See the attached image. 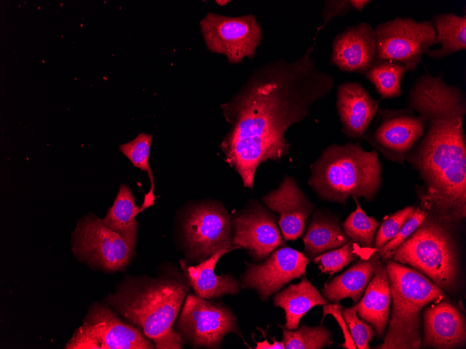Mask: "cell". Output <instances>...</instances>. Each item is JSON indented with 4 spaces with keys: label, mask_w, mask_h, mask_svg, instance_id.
Wrapping results in <instances>:
<instances>
[{
    "label": "cell",
    "mask_w": 466,
    "mask_h": 349,
    "mask_svg": "<svg viewBox=\"0 0 466 349\" xmlns=\"http://www.w3.org/2000/svg\"><path fill=\"white\" fill-rule=\"evenodd\" d=\"M315 44L295 60L263 64L221 105L230 128L220 148L245 187L253 189L260 164L288 155L286 131L309 116L312 104L334 86L333 77L318 68L311 56Z\"/></svg>",
    "instance_id": "1"
},
{
    "label": "cell",
    "mask_w": 466,
    "mask_h": 349,
    "mask_svg": "<svg viewBox=\"0 0 466 349\" xmlns=\"http://www.w3.org/2000/svg\"><path fill=\"white\" fill-rule=\"evenodd\" d=\"M407 107L416 111L423 132L406 157L423 183L419 194L423 210L456 225L466 216V100L443 72L428 70L409 91Z\"/></svg>",
    "instance_id": "2"
},
{
    "label": "cell",
    "mask_w": 466,
    "mask_h": 349,
    "mask_svg": "<svg viewBox=\"0 0 466 349\" xmlns=\"http://www.w3.org/2000/svg\"><path fill=\"white\" fill-rule=\"evenodd\" d=\"M190 290L181 270L166 263L155 278L126 275L104 302L156 348L181 349L184 344L174 324Z\"/></svg>",
    "instance_id": "3"
},
{
    "label": "cell",
    "mask_w": 466,
    "mask_h": 349,
    "mask_svg": "<svg viewBox=\"0 0 466 349\" xmlns=\"http://www.w3.org/2000/svg\"><path fill=\"white\" fill-rule=\"evenodd\" d=\"M378 155L359 143L330 145L310 166L308 184L321 199L343 205L350 196L370 201L382 181Z\"/></svg>",
    "instance_id": "4"
},
{
    "label": "cell",
    "mask_w": 466,
    "mask_h": 349,
    "mask_svg": "<svg viewBox=\"0 0 466 349\" xmlns=\"http://www.w3.org/2000/svg\"><path fill=\"white\" fill-rule=\"evenodd\" d=\"M392 301L384 342L376 348H421V314L430 303L446 299L439 286L416 270L388 260L385 265Z\"/></svg>",
    "instance_id": "5"
},
{
    "label": "cell",
    "mask_w": 466,
    "mask_h": 349,
    "mask_svg": "<svg viewBox=\"0 0 466 349\" xmlns=\"http://www.w3.org/2000/svg\"><path fill=\"white\" fill-rule=\"evenodd\" d=\"M453 226L428 212L416 230L395 251L393 261L416 269L444 291L456 293L460 268Z\"/></svg>",
    "instance_id": "6"
},
{
    "label": "cell",
    "mask_w": 466,
    "mask_h": 349,
    "mask_svg": "<svg viewBox=\"0 0 466 349\" xmlns=\"http://www.w3.org/2000/svg\"><path fill=\"white\" fill-rule=\"evenodd\" d=\"M231 217L217 200L193 201L181 210L176 237L188 263L198 264L223 249H239L231 243Z\"/></svg>",
    "instance_id": "7"
},
{
    "label": "cell",
    "mask_w": 466,
    "mask_h": 349,
    "mask_svg": "<svg viewBox=\"0 0 466 349\" xmlns=\"http://www.w3.org/2000/svg\"><path fill=\"white\" fill-rule=\"evenodd\" d=\"M174 329L184 345L193 348H220L225 335H243L233 311L223 302L188 293Z\"/></svg>",
    "instance_id": "8"
},
{
    "label": "cell",
    "mask_w": 466,
    "mask_h": 349,
    "mask_svg": "<svg viewBox=\"0 0 466 349\" xmlns=\"http://www.w3.org/2000/svg\"><path fill=\"white\" fill-rule=\"evenodd\" d=\"M66 349H154L153 342L105 303H94Z\"/></svg>",
    "instance_id": "9"
},
{
    "label": "cell",
    "mask_w": 466,
    "mask_h": 349,
    "mask_svg": "<svg viewBox=\"0 0 466 349\" xmlns=\"http://www.w3.org/2000/svg\"><path fill=\"white\" fill-rule=\"evenodd\" d=\"M375 32L379 60L400 63L409 71H416L423 54L437 44L431 20L396 17L377 24Z\"/></svg>",
    "instance_id": "10"
},
{
    "label": "cell",
    "mask_w": 466,
    "mask_h": 349,
    "mask_svg": "<svg viewBox=\"0 0 466 349\" xmlns=\"http://www.w3.org/2000/svg\"><path fill=\"white\" fill-rule=\"evenodd\" d=\"M72 250L82 261L106 272L124 270L135 253L118 233L93 214L78 221L73 233Z\"/></svg>",
    "instance_id": "11"
},
{
    "label": "cell",
    "mask_w": 466,
    "mask_h": 349,
    "mask_svg": "<svg viewBox=\"0 0 466 349\" xmlns=\"http://www.w3.org/2000/svg\"><path fill=\"white\" fill-rule=\"evenodd\" d=\"M200 26L207 49L225 55L232 64L245 57L253 59L262 39L261 27L253 15L230 17L209 13Z\"/></svg>",
    "instance_id": "12"
},
{
    "label": "cell",
    "mask_w": 466,
    "mask_h": 349,
    "mask_svg": "<svg viewBox=\"0 0 466 349\" xmlns=\"http://www.w3.org/2000/svg\"><path fill=\"white\" fill-rule=\"evenodd\" d=\"M231 243L245 249L255 262H262L285 245L276 217L258 202L251 201L231 217Z\"/></svg>",
    "instance_id": "13"
},
{
    "label": "cell",
    "mask_w": 466,
    "mask_h": 349,
    "mask_svg": "<svg viewBox=\"0 0 466 349\" xmlns=\"http://www.w3.org/2000/svg\"><path fill=\"white\" fill-rule=\"evenodd\" d=\"M309 261L303 253L290 247L278 248L260 263L245 262L240 288L255 290L266 301L292 279L305 276Z\"/></svg>",
    "instance_id": "14"
},
{
    "label": "cell",
    "mask_w": 466,
    "mask_h": 349,
    "mask_svg": "<svg viewBox=\"0 0 466 349\" xmlns=\"http://www.w3.org/2000/svg\"><path fill=\"white\" fill-rule=\"evenodd\" d=\"M378 125L363 138L387 160L403 164L423 132L421 118L407 107L379 110Z\"/></svg>",
    "instance_id": "15"
},
{
    "label": "cell",
    "mask_w": 466,
    "mask_h": 349,
    "mask_svg": "<svg viewBox=\"0 0 466 349\" xmlns=\"http://www.w3.org/2000/svg\"><path fill=\"white\" fill-rule=\"evenodd\" d=\"M379 61L375 29L369 23L347 26L333 40L330 62L340 70L364 75Z\"/></svg>",
    "instance_id": "16"
},
{
    "label": "cell",
    "mask_w": 466,
    "mask_h": 349,
    "mask_svg": "<svg viewBox=\"0 0 466 349\" xmlns=\"http://www.w3.org/2000/svg\"><path fill=\"white\" fill-rule=\"evenodd\" d=\"M271 210L280 215L278 225L285 240H295L305 229L314 205L297 186L294 178L285 176L278 187L262 197Z\"/></svg>",
    "instance_id": "17"
},
{
    "label": "cell",
    "mask_w": 466,
    "mask_h": 349,
    "mask_svg": "<svg viewBox=\"0 0 466 349\" xmlns=\"http://www.w3.org/2000/svg\"><path fill=\"white\" fill-rule=\"evenodd\" d=\"M423 348H457L465 343V319L452 303L433 302L423 310Z\"/></svg>",
    "instance_id": "18"
},
{
    "label": "cell",
    "mask_w": 466,
    "mask_h": 349,
    "mask_svg": "<svg viewBox=\"0 0 466 349\" xmlns=\"http://www.w3.org/2000/svg\"><path fill=\"white\" fill-rule=\"evenodd\" d=\"M336 107L342 131L348 137L360 139L379 111V100L370 95L359 82H345L337 88Z\"/></svg>",
    "instance_id": "19"
},
{
    "label": "cell",
    "mask_w": 466,
    "mask_h": 349,
    "mask_svg": "<svg viewBox=\"0 0 466 349\" xmlns=\"http://www.w3.org/2000/svg\"><path fill=\"white\" fill-rule=\"evenodd\" d=\"M234 249L220 250L195 265H189L185 258L179 261V268L195 295L205 300H213L225 295H235L239 293V281L233 275H218L214 272L220 258Z\"/></svg>",
    "instance_id": "20"
},
{
    "label": "cell",
    "mask_w": 466,
    "mask_h": 349,
    "mask_svg": "<svg viewBox=\"0 0 466 349\" xmlns=\"http://www.w3.org/2000/svg\"><path fill=\"white\" fill-rule=\"evenodd\" d=\"M364 292L363 297L356 304L357 316L368 323L381 338L389 323L391 303L389 281L382 261Z\"/></svg>",
    "instance_id": "21"
},
{
    "label": "cell",
    "mask_w": 466,
    "mask_h": 349,
    "mask_svg": "<svg viewBox=\"0 0 466 349\" xmlns=\"http://www.w3.org/2000/svg\"><path fill=\"white\" fill-rule=\"evenodd\" d=\"M377 251L368 258L357 261L343 273L327 281L322 293L324 298L337 303L350 298L354 304L359 302L368 283L381 262Z\"/></svg>",
    "instance_id": "22"
},
{
    "label": "cell",
    "mask_w": 466,
    "mask_h": 349,
    "mask_svg": "<svg viewBox=\"0 0 466 349\" xmlns=\"http://www.w3.org/2000/svg\"><path fill=\"white\" fill-rule=\"evenodd\" d=\"M273 304L285 311V327L296 329L301 318L313 307L328 303L317 289L304 277L299 283L290 284L273 297Z\"/></svg>",
    "instance_id": "23"
},
{
    "label": "cell",
    "mask_w": 466,
    "mask_h": 349,
    "mask_svg": "<svg viewBox=\"0 0 466 349\" xmlns=\"http://www.w3.org/2000/svg\"><path fill=\"white\" fill-rule=\"evenodd\" d=\"M302 240L304 254L309 259L339 248L350 240L340 226L336 216L320 211L313 216Z\"/></svg>",
    "instance_id": "24"
},
{
    "label": "cell",
    "mask_w": 466,
    "mask_h": 349,
    "mask_svg": "<svg viewBox=\"0 0 466 349\" xmlns=\"http://www.w3.org/2000/svg\"><path fill=\"white\" fill-rule=\"evenodd\" d=\"M143 210L142 206H137L130 189L126 185H121L113 205L103 220L107 227L118 233L131 248L135 249L140 226L135 217Z\"/></svg>",
    "instance_id": "25"
},
{
    "label": "cell",
    "mask_w": 466,
    "mask_h": 349,
    "mask_svg": "<svg viewBox=\"0 0 466 349\" xmlns=\"http://www.w3.org/2000/svg\"><path fill=\"white\" fill-rule=\"evenodd\" d=\"M440 48L428 49L425 54L439 60L466 49V15L453 13L435 14L431 20Z\"/></svg>",
    "instance_id": "26"
},
{
    "label": "cell",
    "mask_w": 466,
    "mask_h": 349,
    "mask_svg": "<svg viewBox=\"0 0 466 349\" xmlns=\"http://www.w3.org/2000/svg\"><path fill=\"white\" fill-rule=\"evenodd\" d=\"M408 71L400 63L379 60L363 75L375 86L381 98L389 99L403 93L401 82Z\"/></svg>",
    "instance_id": "27"
},
{
    "label": "cell",
    "mask_w": 466,
    "mask_h": 349,
    "mask_svg": "<svg viewBox=\"0 0 466 349\" xmlns=\"http://www.w3.org/2000/svg\"><path fill=\"white\" fill-rule=\"evenodd\" d=\"M376 251L374 247H361L350 240L343 246L320 254L313 260L322 272L333 275L359 256L368 259Z\"/></svg>",
    "instance_id": "28"
},
{
    "label": "cell",
    "mask_w": 466,
    "mask_h": 349,
    "mask_svg": "<svg viewBox=\"0 0 466 349\" xmlns=\"http://www.w3.org/2000/svg\"><path fill=\"white\" fill-rule=\"evenodd\" d=\"M152 137V134L142 132L134 139L119 146L120 152L128 158L135 167L146 171L149 178L151 188L149 192L145 194L143 203L141 205L144 210L152 205L156 199L153 194L155 180L149 163Z\"/></svg>",
    "instance_id": "29"
},
{
    "label": "cell",
    "mask_w": 466,
    "mask_h": 349,
    "mask_svg": "<svg viewBox=\"0 0 466 349\" xmlns=\"http://www.w3.org/2000/svg\"><path fill=\"white\" fill-rule=\"evenodd\" d=\"M283 342L286 349H321L333 343L331 334L322 325L302 324L296 329L283 328Z\"/></svg>",
    "instance_id": "30"
},
{
    "label": "cell",
    "mask_w": 466,
    "mask_h": 349,
    "mask_svg": "<svg viewBox=\"0 0 466 349\" xmlns=\"http://www.w3.org/2000/svg\"><path fill=\"white\" fill-rule=\"evenodd\" d=\"M356 210L342 223V227L347 237L358 245L365 248H373L375 234L379 222L369 217L363 211L356 196H353Z\"/></svg>",
    "instance_id": "31"
},
{
    "label": "cell",
    "mask_w": 466,
    "mask_h": 349,
    "mask_svg": "<svg viewBox=\"0 0 466 349\" xmlns=\"http://www.w3.org/2000/svg\"><path fill=\"white\" fill-rule=\"evenodd\" d=\"M414 210L415 208L413 205L407 206L392 215L386 216L377 231L373 243L374 248L379 250L394 238L405 222L413 214Z\"/></svg>",
    "instance_id": "32"
},
{
    "label": "cell",
    "mask_w": 466,
    "mask_h": 349,
    "mask_svg": "<svg viewBox=\"0 0 466 349\" xmlns=\"http://www.w3.org/2000/svg\"><path fill=\"white\" fill-rule=\"evenodd\" d=\"M341 313L356 348H370L368 343L374 337L375 331L368 323L358 317L356 305L343 308Z\"/></svg>",
    "instance_id": "33"
},
{
    "label": "cell",
    "mask_w": 466,
    "mask_h": 349,
    "mask_svg": "<svg viewBox=\"0 0 466 349\" xmlns=\"http://www.w3.org/2000/svg\"><path fill=\"white\" fill-rule=\"evenodd\" d=\"M428 215V212L420 208H415L411 217L405 222L398 233L382 249L377 250L382 258L389 260L398 247L405 241L420 226Z\"/></svg>",
    "instance_id": "34"
},
{
    "label": "cell",
    "mask_w": 466,
    "mask_h": 349,
    "mask_svg": "<svg viewBox=\"0 0 466 349\" xmlns=\"http://www.w3.org/2000/svg\"><path fill=\"white\" fill-rule=\"evenodd\" d=\"M352 9L350 1H325L324 9L322 13L323 24L319 27L318 31L325 26L333 17L343 16L348 13Z\"/></svg>",
    "instance_id": "35"
},
{
    "label": "cell",
    "mask_w": 466,
    "mask_h": 349,
    "mask_svg": "<svg viewBox=\"0 0 466 349\" xmlns=\"http://www.w3.org/2000/svg\"><path fill=\"white\" fill-rule=\"evenodd\" d=\"M343 309V307L338 302L333 304H324L322 319H324L326 314L333 315L338 323L341 325L340 327L343 329L344 337L345 339V342L341 345V346H343L344 348H356L351 334L347 329L346 323L343 319V317L341 313Z\"/></svg>",
    "instance_id": "36"
},
{
    "label": "cell",
    "mask_w": 466,
    "mask_h": 349,
    "mask_svg": "<svg viewBox=\"0 0 466 349\" xmlns=\"http://www.w3.org/2000/svg\"><path fill=\"white\" fill-rule=\"evenodd\" d=\"M257 346H255L256 349H285V345L283 341H276L274 343L270 344L267 339H265L263 341H257Z\"/></svg>",
    "instance_id": "37"
},
{
    "label": "cell",
    "mask_w": 466,
    "mask_h": 349,
    "mask_svg": "<svg viewBox=\"0 0 466 349\" xmlns=\"http://www.w3.org/2000/svg\"><path fill=\"white\" fill-rule=\"evenodd\" d=\"M352 9H356L359 11L363 10L365 6L371 1L370 0H350V1Z\"/></svg>",
    "instance_id": "38"
},
{
    "label": "cell",
    "mask_w": 466,
    "mask_h": 349,
    "mask_svg": "<svg viewBox=\"0 0 466 349\" xmlns=\"http://www.w3.org/2000/svg\"><path fill=\"white\" fill-rule=\"evenodd\" d=\"M216 2L218 5H220V6H225V5H226L228 2H230V1H227V0H221V1H220V0H217V1H216Z\"/></svg>",
    "instance_id": "39"
}]
</instances>
